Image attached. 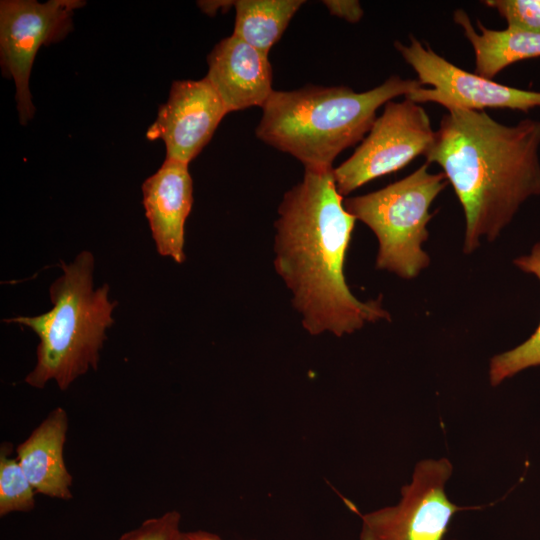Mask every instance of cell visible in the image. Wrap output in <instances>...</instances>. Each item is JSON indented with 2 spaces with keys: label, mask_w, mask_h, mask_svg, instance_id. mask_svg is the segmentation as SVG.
Wrapping results in <instances>:
<instances>
[{
  "label": "cell",
  "mask_w": 540,
  "mask_h": 540,
  "mask_svg": "<svg viewBox=\"0 0 540 540\" xmlns=\"http://www.w3.org/2000/svg\"><path fill=\"white\" fill-rule=\"evenodd\" d=\"M333 169H305L284 194L275 222L274 267L304 329L342 337L390 315L380 299L362 302L346 283L344 263L356 218L344 207Z\"/></svg>",
  "instance_id": "obj_1"
},
{
  "label": "cell",
  "mask_w": 540,
  "mask_h": 540,
  "mask_svg": "<svg viewBox=\"0 0 540 540\" xmlns=\"http://www.w3.org/2000/svg\"><path fill=\"white\" fill-rule=\"evenodd\" d=\"M540 121L508 126L484 111L449 109L424 155L437 163L462 205L464 253L492 241L521 204L540 196Z\"/></svg>",
  "instance_id": "obj_2"
},
{
  "label": "cell",
  "mask_w": 540,
  "mask_h": 540,
  "mask_svg": "<svg viewBox=\"0 0 540 540\" xmlns=\"http://www.w3.org/2000/svg\"><path fill=\"white\" fill-rule=\"evenodd\" d=\"M422 87L418 79L394 75L364 92L320 85L274 90L262 107L255 133L261 141L298 159L305 169H332L342 151L364 139L379 107Z\"/></svg>",
  "instance_id": "obj_3"
},
{
  "label": "cell",
  "mask_w": 540,
  "mask_h": 540,
  "mask_svg": "<svg viewBox=\"0 0 540 540\" xmlns=\"http://www.w3.org/2000/svg\"><path fill=\"white\" fill-rule=\"evenodd\" d=\"M51 284L53 307L37 316H17L5 322L30 328L38 337L36 364L25 382L43 388L54 380L64 391L90 368L97 369L106 330L112 326L117 302L109 299V285L93 288L94 257L82 251Z\"/></svg>",
  "instance_id": "obj_4"
},
{
  "label": "cell",
  "mask_w": 540,
  "mask_h": 540,
  "mask_svg": "<svg viewBox=\"0 0 540 540\" xmlns=\"http://www.w3.org/2000/svg\"><path fill=\"white\" fill-rule=\"evenodd\" d=\"M446 180L443 172L430 173L425 163L382 189L344 200L345 209L378 239V269L410 279L429 265L421 244L428 238L429 207L447 185Z\"/></svg>",
  "instance_id": "obj_5"
},
{
  "label": "cell",
  "mask_w": 540,
  "mask_h": 540,
  "mask_svg": "<svg viewBox=\"0 0 540 540\" xmlns=\"http://www.w3.org/2000/svg\"><path fill=\"white\" fill-rule=\"evenodd\" d=\"M435 139L426 111L405 98L389 101L354 153L333 169L337 190L348 195L369 181L425 155Z\"/></svg>",
  "instance_id": "obj_6"
},
{
  "label": "cell",
  "mask_w": 540,
  "mask_h": 540,
  "mask_svg": "<svg viewBox=\"0 0 540 540\" xmlns=\"http://www.w3.org/2000/svg\"><path fill=\"white\" fill-rule=\"evenodd\" d=\"M452 472L444 457L418 462L396 505L362 515L359 540H443L453 516L470 509L455 505L445 492Z\"/></svg>",
  "instance_id": "obj_7"
},
{
  "label": "cell",
  "mask_w": 540,
  "mask_h": 540,
  "mask_svg": "<svg viewBox=\"0 0 540 540\" xmlns=\"http://www.w3.org/2000/svg\"><path fill=\"white\" fill-rule=\"evenodd\" d=\"M84 4L81 0L1 1V67L5 76L14 81L21 124H26L35 112L29 78L39 48L66 36L72 27L74 11Z\"/></svg>",
  "instance_id": "obj_8"
},
{
  "label": "cell",
  "mask_w": 540,
  "mask_h": 540,
  "mask_svg": "<svg viewBox=\"0 0 540 540\" xmlns=\"http://www.w3.org/2000/svg\"><path fill=\"white\" fill-rule=\"evenodd\" d=\"M404 60L414 69L422 87L406 95L415 102H435L449 109L483 111L485 108L528 112L540 107V91L523 90L467 72L447 61L415 37L409 45L395 42Z\"/></svg>",
  "instance_id": "obj_9"
},
{
  "label": "cell",
  "mask_w": 540,
  "mask_h": 540,
  "mask_svg": "<svg viewBox=\"0 0 540 540\" xmlns=\"http://www.w3.org/2000/svg\"><path fill=\"white\" fill-rule=\"evenodd\" d=\"M228 113L210 82L178 80L172 83L169 97L162 104L146 137L161 139L167 160L188 164L211 140L221 120Z\"/></svg>",
  "instance_id": "obj_10"
},
{
  "label": "cell",
  "mask_w": 540,
  "mask_h": 540,
  "mask_svg": "<svg viewBox=\"0 0 540 540\" xmlns=\"http://www.w3.org/2000/svg\"><path fill=\"white\" fill-rule=\"evenodd\" d=\"M206 79L228 113L263 107L272 92V66L265 53L235 35L217 43L207 57Z\"/></svg>",
  "instance_id": "obj_11"
},
{
  "label": "cell",
  "mask_w": 540,
  "mask_h": 540,
  "mask_svg": "<svg viewBox=\"0 0 540 540\" xmlns=\"http://www.w3.org/2000/svg\"><path fill=\"white\" fill-rule=\"evenodd\" d=\"M143 206L157 252L183 263L184 227L193 204L188 164L165 159L142 184Z\"/></svg>",
  "instance_id": "obj_12"
},
{
  "label": "cell",
  "mask_w": 540,
  "mask_h": 540,
  "mask_svg": "<svg viewBox=\"0 0 540 540\" xmlns=\"http://www.w3.org/2000/svg\"><path fill=\"white\" fill-rule=\"evenodd\" d=\"M68 415L57 407L18 445L17 459L36 493L63 500L72 498L73 478L64 457Z\"/></svg>",
  "instance_id": "obj_13"
},
{
  "label": "cell",
  "mask_w": 540,
  "mask_h": 540,
  "mask_svg": "<svg viewBox=\"0 0 540 540\" xmlns=\"http://www.w3.org/2000/svg\"><path fill=\"white\" fill-rule=\"evenodd\" d=\"M453 16L474 50L475 73L482 77L492 80L515 62L540 57V33L508 27L493 30L477 20L478 33L464 10L454 11Z\"/></svg>",
  "instance_id": "obj_14"
},
{
  "label": "cell",
  "mask_w": 540,
  "mask_h": 540,
  "mask_svg": "<svg viewBox=\"0 0 540 540\" xmlns=\"http://www.w3.org/2000/svg\"><path fill=\"white\" fill-rule=\"evenodd\" d=\"M304 3L303 0L234 1L233 35L269 54Z\"/></svg>",
  "instance_id": "obj_15"
},
{
  "label": "cell",
  "mask_w": 540,
  "mask_h": 540,
  "mask_svg": "<svg viewBox=\"0 0 540 540\" xmlns=\"http://www.w3.org/2000/svg\"><path fill=\"white\" fill-rule=\"evenodd\" d=\"M514 264L520 270L535 275L540 281V241L533 246L530 254L518 257ZM535 366H540V323L522 344L491 359L490 383L497 386L505 379Z\"/></svg>",
  "instance_id": "obj_16"
},
{
  "label": "cell",
  "mask_w": 540,
  "mask_h": 540,
  "mask_svg": "<svg viewBox=\"0 0 540 540\" xmlns=\"http://www.w3.org/2000/svg\"><path fill=\"white\" fill-rule=\"evenodd\" d=\"M11 445L4 443L0 453V516L30 512L35 507V489L17 458H11Z\"/></svg>",
  "instance_id": "obj_17"
},
{
  "label": "cell",
  "mask_w": 540,
  "mask_h": 540,
  "mask_svg": "<svg viewBox=\"0 0 540 540\" xmlns=\"http://www.w3.org/2000/svg\"><path fill=\"white\" fill-rule=\"evenodd\" d=\"M483 3L495 9L508 28L540 33V0H487Z\"/></svg>",
  "instance_id": "obj_18"
},
{
  "label": "cell",
  "mask_w": 540,
  "mask_h": 540,
  "mask_svg": "<svg viewBox=\"0 0 540 540\" xmlns=\"http://www.w3.org/2000/svg\"><path fill=\"white\" fill-rule=\"evenodd\" d=\"M181 514L176 510L144 520L139 526L122 534L117 540H180Z\"/></svg>",
  "instance_id": "obj_19"
},
{
  "label": "cell",
  "mask_w": 540,
  "mask_h": 540,
  "mask_svg": "<svg viewBox=\"0 0 540 540\" xmlns=\"http://www.w3.org/2000/svg\"><path fill=\"white\" fill-rule=\"evenodd\" d=\"M323 4L332 15L351 23L358 22L363 16V9L355 0H325Z\"/></svg>",
  "instance_id": "obj_20"
},
{
  "label": "cell",
  "mask_w": 540,
  "mask_h": 540,
  "mask_svg": "<svg viewBox=\"0 0 540 540\" xmlns=\"http://www.w3.org/2000/svg\"><path fill=\"white\" fill-rule=\"evenodd\" d=\"M234 1H199L198 6L205 13L214 15L218 10L223 9L224 11L227 8L233 6Z\"/></svg>",
  "instance_id": "obj_21"
},
{
  "label": "cell",
  "mask_w": 540,
  "mask_h": 540,
  "mask_svg": "<svg viewBox=\"0 0 540 540\" xmlns=\"http://www.w3.org/2000/svg\"><path fill=\"white\" fill-rule=\"evenodd\" d=\"M180 540H223L219 535L204 530L182 532Z\"/></svg>",
  "instance_id": "obj_22"
}]
</instances>
